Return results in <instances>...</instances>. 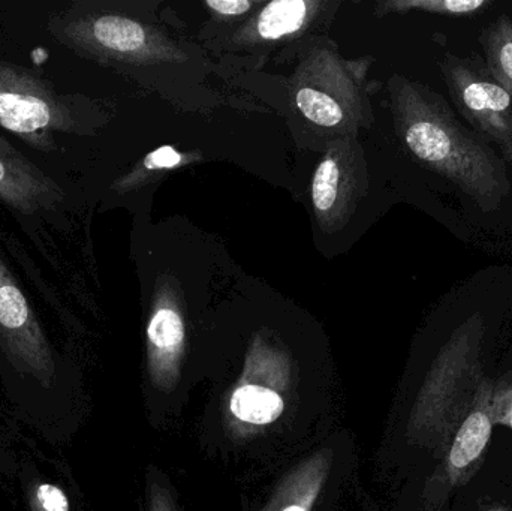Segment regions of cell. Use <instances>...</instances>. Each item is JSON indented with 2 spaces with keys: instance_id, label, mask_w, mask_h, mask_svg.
<instances>
[{
  "instance_id": "cell-1",
  "label": "cell",
  "mask_w": 512,
  "mask_h": 511,
  "mask_svg": "<svg viewBox=\"0 0 512 511\" xmlns=\"http://www.w3.org/2000/svg\"><path fill=\"white\" fill-rule=\"evenodd\" d=\"M0 387L15 419L51 446L71 440L80 426L81 374L54 347L2 257Z\"/></svg>"
},
{
  "instance_id": "cell-2",
  "label": "cell",
  "mask_w": 512,
  "mask_h": 511,
  "mask_svg": "<svg viewBox=\"0 0 512 511\" xmlns=\"http://www.w3.org/2000/svg\"><path fill=\"white\" fill-rule=\"evenodd\" d=\"M394 101L397 129L412 155L484 212L498 209L510 182L504 161L489 141L466 128L441 96L420 84L403 81Z\"/></svg>"
},
{
  "instance_id": "cell-3",
  "label": "cell",
  "mask_w": 512,
  "mask_h": 511,
  "mask_svg": "<svg viewBox=\"0 0 512 511\" xmlns=\"http://www.w3.org/2000/svg\"><path fill=\"white\" fill-rule=\"evenodd\" d=\"M80 102L57 92L30 69L0 62V126L42 152L56 149L54 134L83 128Z\"/></svg>"
},
{
  "instance_id": "cell-4",
  "label": "cell",
  "mask_w": 512,
  "mask_h": 511,
  "mask_svg": "<svg viewBox=\"0 0 512 511\" xmlns=\"http://www.w3.org/2000/svg\"><path fill=\"white\" fill-rule=\"evenodd\" d=\"M448 92L475 132L501 149L512 164V96L490 75L480 57L448 54L444 62Z\"/></svg>"
},
{
  "instance_id": "cell-5",
  "label": "cell",
  "mask_w": 512,
  "mask_h": 511,
  "mask_svg": "<svg viewBox=\"0 0 512 511\" xmlns=\"http://www.w3.org/2000/svg\"><path fill=\"white\" fill-rule=\"evenodd\" d=\"M294 102L309 122L321 128L348 125L360 111L354 81L339 60L327 53L315 54L298 71Z\"/></svg>"
},
{
  "instance_id": "cell-6",
  "label": "cell",
  "mask_w": 512,
  "mask_h": 511,
  "mask_svg": "<svg viewBox=\"0 0 512 511\" xmlns=\"http://www.w3.org/2000/svg\"><path fill=\"white\" fill-rule=\"evenodd\" d=\"M63 198V189L0 135V201L23 215H35L60 206Z\"/></svg>"
},
{
  "instance_id": "cell-7",
  "label": "cell",
  "mask_w": 512,
  "mask_h": 511,
  "mask_svg": "<svg viewBox=\"0 0 512 511\" xmlns=\"http://www.w3.org/2000/svg\"><path fill=\"white\" fill-rule=\"evenodd\" d=\"M355 192L352 156L340 147L330 150L316 167L312 182L313 207L327 230L342 224L354 203Z\"/></svg>"
},
{
  "instance_id": "cell-8",
  "label": "cell",
  "mask_w": 512,
  "mask_h": 511,
  "mask_svg": "<svg viewBox=\"0 0 512 511\" xmlns=\"http://www.w3.org/2000/svg\"><path fill=\"white\" fill-rule=\"evenodd\" d=\"M14 474L27 511H72L71 497L59 477L45 473L33 456L15 458Z\"/></svg>"
},
{
  "instance_id": "cell-9",
  "label": "cell",
  "mask_w": 512,
  "mask_h": 511,
  "mask_svg": "<svg viewBox=\"0 0 512 511\" xmlns=\"http://www.w3.org/2000/svg\"><path fill=\"white\" fill-rule=\"evenodd\" d=\"M490 75L512 96V21L499 15L480 36Z\"/></svg>"
},
{
  "instance_id": "cell-10",
  "label": "cell",
  "mask_w": 512,
  "mask_h": 511,
  "mask_svg": "<svg viewBox=\"0 0 512 511\" xmlns=\"http://www.w3.org/2000/svg\"><path fill=\"white\" fill-rule=\"evenodd\" d=\"M312 3L304 0H274L268 3L256 21L259 36L264 39H279L297 32L309 18Z\"/></svg>"
},
{
  "instance_id": "cell-11",
  "label": "cell",
  "mask_w": 512,
  "mask_h": 511,
  "mask_svg": "<svg viewBox=\"0 0 512 511\" xmlns=\"http://www.w3.org/2000/svg\"><path fill=\"white\" fill-rule=\"evenodd\" d=\"M230 407L234 416L242 422L268 425L279 419L283 402L273 390L261 386H245L234 392Z\"/></svg>"
},
{
  "instance_id": "cell-12",
  "label": "cell",
  "mask_w": 512,
  "mask_h": 511,
  "mask_svg": "<svg viewBox=\"0 0 512 511\" xmlns=\"http://www.w3.org/2000/svg\"><path fill=\"white\" fill-rule=\"evenodd\" d=\"M492 435V423L483 411H474L463 423L450 453L453 470H463L480 458Z\"/></svg>"
},
{
  "instance_id": "cell-13",
  "label": "cell",
  "mask_w": 512,
  "mask_h": 511,
  "mask_svg": "<svg viewBox=\"0 0 512 511\" xmlns=\"http://www.w3.org/2000/svg\"><path fill=\"white\" fill-rule=\"evenodd\" d=\"M147 338L153 351L170 356L182 347L185 326L182 317L171 306H158L147 326Z\"/></svg>"
},
{
  "instance_id": "cell-14",
  "label": "cell",
  "mask_w": 512,
  "mask_h": 511,
  "mask_svg": "<svg viewBox=\"0 0 512 511\" xmlns=\"http://www.w3.org/2000/svg\"><path fill=\"white\" fill-rule=\"evenodd\" d=\"M492 5L487 0H402L387 6L397 12L423 11L447 17H471L492 8Z\"/></svg>"
},
{
  "instance_id": "cell-15",
  "label": "cell",
  "mask_w": 512,
  "mask_h": 511,
  "mask_svg": "<svg viewBox=\"0 0 512 511\" xmlns=\"http://www.w3.org/2000/svg\"><path fill=\"white\" fill-rule=\"evenodd\" d=\"M182 162V155L173 147L165 146L161 147V149L156 150V152L150 153L147 156L146 161H144V167L147 170H158V168H173L176 165H179Z\"/></svg>"
},
{
  "instance_id": "cell-16",
  "label": "cell",
  "mask_w": 512,
  "mask_h": 511,
  "mask_svg": "<svg viewBox=\"0 0 512 511\" xmlns=\"http://www.w3.org/2000/svg\"><path fill=\"white\" fill-rule=\"evenodd\" d=\"M206 5L221 15H242L252 8L248 0H207Z\"/></svg>"
},
{
  "instance_id": "cell-17",
  "label": "cell",
  "mask_w": 512,
  "mask_h": 511,
  "mask_svg": "<svg viewBox=\"0 0 512 511\" xmlns=\"http://www.w3.org/2000/svg\"><path fill=\"white\" fill-rule=\"evenodd\" d=\"M15 467V458L14 455L9 456L8 453L0 450V474L8 473L12 468ZM2 511V509H0Z\"/></svg>"
},
{
  "instance_id": "cell-18",
  "label": "cell",
  "mask_w": 512,
  "mask_h": 511,
  "mask_svg": "<svg viewBox=\"0 0 512 511\" xmlns=\"http://www.w3.org/2000/svg\"><path fill=\"white\" fill-rule=\"evenodd\" d=\"M505 423H507V425L510 426V428L512 429V402H511L510 411H508V414H507V419H505Z\"/></svg>"
},
{
  "instance_id": "cell-19",
  "label": "cell",
  "mask_w": 512,
  "mask_h": 511,
  "mask_svg": "<svg viewBox=\"0 0 512 511\" xmlns=\"http://www.w3.org/2000/svg\"><path fill=\"white\" fill-rule=\"evenodd\" d=\"M283 511H306V507H303V506H291V507H286L285 510Z\"/></svg>"
}]
</instances>
